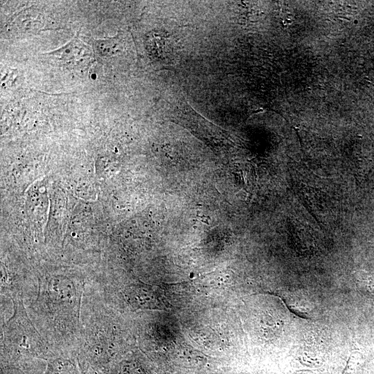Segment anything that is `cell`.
Here are the masks:
<instances>
[{"mask_svg":"<svg viewBox=\"0 0 374 374\" xmlns=\"http://www.w3.org/2000/svg\"><path fill=\"white\" fill-rule=\"evenodd\" d=\"M38 283L36 290L28 291L36 292L28 305L32 321L48 346H78L84 283L65 277Z\"/></svg>","mask_w":374,"mask_h":374,"instance_id":"1","label":"cell"},{"mask_svg":"<svg viewBox=\"0 0 374 374\" xmlns=\"http://www.w3.org/2000/svg\"><path fill=\"white\" fill-rule=\"evenodd\" d=\"M11 299L13 314L2 326L4 349L14 354L31 356L46 352L49 346L28 316L21 296Z\"/></svg>","mask_w":374,"mask_h":374,"instance_id":"2","label":"cell"},{"mask_svg":"<svg viewBox=\"0 0 374 374\" xmlns=\"http://www.w3.org/2000/svg\"><path fill=\"white\" fill-rule=\"evenodd\" d=\"M50 54L64 62L77 61L90 55V51L86 48L77 38H74L62 48L51 52Z\"/></svg>","mask_w":374,"mask_h":374,"instance_id":"3","label":"cell"},{"mask_svg":"<svg viewBox=\"0 0 374 374\" xmlns=\"http://www.w3.org/2000/svg\"><path fill=\"white\" fill-rule=\"evenodd\" d=\"M44 374H79L77 366L69 358L59 357L48 360Z\"/></svg>","mask_w":374,"mask_h":374,"instance_id":"4","label":"cell"},{"mask_svg":"<svg viewBox=\"0 0 374 374\" xmlns=\"http://www.w3.org/2000/svg\"><path fill=\"white\" fill-rule=\"evenodd\" d=\"M121 43L118 37L96 42V48L101 55L112 56L120 51Z\"/></svg>","mask_w":374,"mask_h":374,"instance_id":"5","label":"cell"},{"mask_svg":"<svg viewBox=\"0 0 374 374\" xmlns=\"http://www.w3.org/2000/svg\"><path fill=\"white\" fill-rule=\"evenodd\" d=\"M1 374H24V372L14 366H3L1 368Z\"/></svg>","mask_w":374,"mask_h":374,"instance_id":"6","label":"cell"}]
</instances>
